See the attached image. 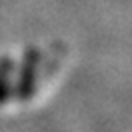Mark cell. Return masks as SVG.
Segmentation results:
<instances>
[{
  "label": "cell",
  "instance_id": "2",
  "mask_svg": "<svg viewBox=\"0 0 132 132\" xmlns=\"http://www.w3.org/2000/svg\"><path fill=\"white\" fill-rule=\"evenodd\" d=\"M12 72H14L12 58H8V56L0 58V104L8 102L10 86H12Z\"/></svg>",
  "mask_w": 132,
  "mask_h": 132
},
{
  "label": "cell",
  "instance_id": "1",
  "mask_svg": "<svg viewBox=\"0 0 132 132\" xmlns=\"http://www.w3.org/2000/svg\"><path fill=\"white\" fill-rule=\"evenodd\" d=\"M38 64H40V50L38 48H28L22 60V68L18 74L16 82V96L18 100H30L36 88V72H38Z\"/></svg>",
  "mask_w": 132,
  "mask_h": 132
}]
</instances>
